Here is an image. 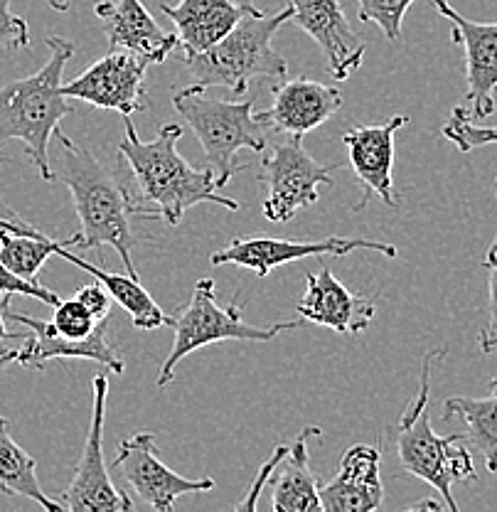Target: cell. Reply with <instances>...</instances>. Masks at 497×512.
I'll return each mask as SVG.
<instances>
[{
    "label": "cell",
    "mask_w": 497,
    "mask_h": 512,
    "mask_svg": "<svg viewBox=\"0 0 497 512\" xmlns=\"http://www.w3.org/2000/svg\"><path fill=\"white\" fill-rule=\"evenodd\" d=\"M183 126L165 124L151 141H141L131 116H124V138L119 143L121 158L131 168L138 197H133V215L146 220H165L170 227L195 205H219L237 212L239 202L219 195L215 173L197 170L178 153Z\"/></svg>",
    "instance_id": "1"
},
{
    "label": "cell",
    "mask_w": 497,
    "mask_h": 512,
    "mask_svg": "<svg viewBox=\"0 0 497 512\" xmlns=\"http://www.w3.org/2000/svg\"><path fill=\"white\" fill-rule=\"evenodd\" d=\"M57 151L50 153V165L55 180L67 185L72 192L74 210L79 217V232L64 239V247L94 249L111 247L121 256L126 274L138 279V269L133 264V197L111 170L94 156L89 148L74 143L62 128L55 131Z\"/></svg>",
    "instance_id": "2"
},
{
    "label": "cell",
    "mask_w": 497,
    "mask_h": 512,
    "mask_svg": "<svg viewBox=\"0 0 497 512\" xmlns=\"http://www.w3.org/2000/svg\"><path fill=\"white\" fill-rule=\"evenodd\" d=\"M50 57L25 79L0 87V143L23 141L32 165L45 183L55 180L50 165V141L60 121L74 111L62 94L64 67L74 55V42L62 35L47 37Z\"/></svg>",
    "instance_id": "3"
},
{
    "label": "cell",
    "mask_w": 497,
    "mask_h": 512,
    "mask_svg": "<svg viewBox=\"0 0 497 512\" xmlns=\"http://www.w3.org/2000/svg\"><path fill=\"white\" fill-rule=\"evenodd\" d=\"M443 348L426 352L421 362V382L416 397L404 409L402 421L394 431L399 463L406 473L424 480L443 498L446 508L458 512V503L453 500V485L473 483L478 480L473 456L466 446V436L451 434L438 436L429 416V394H431V367L443 357Z\"/></svg>",
    "instance_id": "4"
},
{
    "label": "cell",
    "mask_w": 497,
    "mask_h": 512,
    "mask_svg": "<svg viewBox=\"0 0 497 512\" xmlns=\"http://www.w3.org/2000/svg\"><path fill=\"white\" fill-rule=\"evenodd\" d=\"M291 20V5L274 15H247L215 47L183 57L187 87H224L242 96L256 79H286L288 62L274 50V35Z\"/></svg>",
    "instance_id": "5"
},
{
    "label": "cell",
    "mask_w": 497,
    "mask_h": 512,
    "mask_svg": "<svg viewBox=\"0 0 497 512\" xmlns=\"http://www.w3.org/2000/svg\"><path fill=\"white\" fill-rule=\"evenodd\" d=\"M173 106L200 141L207 168L215 173L219 190L234 175L247 170V165H234L237 153L244 148L264 153L269 133L274 131L266 114L254 111V96L227 101L207 96L200 87H185L173 96Z\"/></svg>",
    "instance_id": "6"
},
{
    "label": "cell",
    "mask_w": 497,
    "mask_h": 512,
    "mask_svg": "<svg viewBox=\"0 0 497 512\" xmlns=\"http://www.w3.org/2000/svg\"><path fill=\"white\" fill-rule=\"evenodd\" d=\"M303 320H279L274 325H251L244 318V308L237 301H229L227 308L217 306L215 279L205 276L192 288L190 301L178 316L173 318L175 340L170 355L165 357L158 372V387H168L175 377V367L207 345L224 343V340H251V343H269L286 330H298Z\"/></svg>",
    "instance_id": "7"
},
{
    "label": "cell",
    "mask_w": 497,
    "mask_h": 512,
    "mask_svg": "<svg viewBox=\"0 0 497 512\" xmlns=\"http://www.w3.org/2000/svg\"><path fill=\"white\" fill-rule=\"evenodd\" d=\"M340 165H320L303 146V136H288L264 158L261 180L266 185L264 217L269 222H291L306 207H313L320 188L333 185Z\"/></svg>",
    "instance_id": "8"
},
{
    "label": "cell",
    "mask_w": 497,
    "mask_h": 512,
    "mask_svg": "<svg viewBox=\"0 0 497 512\" xmlns=\"http://www.w3.org/2000/svg\"><path fill=\"white\" fill-rule=\"evenodd\" d=\"M352 252H377L394 259L397 247L387 242L367 237H340L333 234L328 239H279L269 234H251V237H237L229 247L219 249L210 256L215 266L234 264L242 269L254 271L256 276L266 279L274 269L291 261L308 259V256H347Z\"/></svg>",
    "instance_id": "9"
},
{
    "label": "cell",
    "mask_w": 497,
    "mask_h": 512,
    "mask_svg": "<svg viewBox=\"0 0 497 512\" xmlns=\"http://www.w3.org/2000/svg\"><path fill=\"white\" fill-rule=\"evenodd\" d=\"M92 394V424L82 456L74 466L72 483L62 493L60 503L67 512H128L133 510L131 498L116 488L104 463V421L109 397V377L104 372L92 380Z\"/></svg>",
    "instance_id": "10"
},
{
    "label": "cell",
    "mask_w": 497,
    "mask_h": 512,
    "mask_svg": "<svg viewBox=\"0 0 497 512\" xmlns=\"http://www.w3.org/2000/svg\"><path fill=\"white\" fill-rule=\"evenodd\" d=\"M116 468H121L126 483L143 505L156 512H173L175 503L187 493L215 490L212 478H185L170 471L158 456L156 436L151 431H136L121 441L116 453Z\"/></svg>",
    "instance_id": "11"
},
{
    "label": "cell",
    "mask_w": 497,
    "mask_h": 512,
    "mask_svg": "<svg viewBox=\"0 0 497 512\" xmlns=\"http://www.w3.org/2000/svg\"><path fill=\"white\" fill-rule=\"evenodd\" d=\"M146 69L148 64L131 52L109 47V52L89 64L79 77L62 82V94L96 109L133 116L146 109Z\"/></svg>",
    "instance_id": "12"
},
{
    "label": "cell",
    "mask_w": 497,
    "mask_h": 512,
    "mask_svg": "<svg viewBox=\"0 0 497 512\" xmlns=\"http://www.w3.org/2000/svg\"><path fill=\"white\" fill-rule=\"evenodd\" d=\"M434 8L451 23V37L466 52V99L473 121L495 114L497 94V23H475L448 5V0H431Z\"/></svg>",
    "instance_id": "13"
},
{
    "label": "cell",
    "mask_w": 497,
    "mask_h": 512,
    "mask_svg": "<svg viewBox=\"0 0 497 512\" xmlns=\"http://www.w3.org/2000/svg\"><path fill=\"white\" fill-rule=\"evenodd\" d=\"M8 318L23 325V328H28L25 345L18 350V357H15V362L20 367L42 372L47 362L52 360H89L109 367L116 375H124L126 372L124 360H121L119 352H116V348H111L109 340H106V335H109V316L101 318L96 323L94 333L84 340L64 338V335L52 328L50 320H37L28 316V313L8 311Z\"/></svg>",
    "instance_id": "14"
},
{
    "label": "cell",
    "mask_w": 497,
    "mask_h": 512,
    "mask_svg": "<svg viewBox=\"0 0 497 512\" xmlns=\"http://www.w3.org/2000/svg\"><path fill=\"white\" fill-rule=\"evenodd\" d=\"M406 124L409 116L397 114L387 124L355 126L342 136L347 163L355 170V178L362 188V202L357 210L367 205L370 195L379 197L387 207L399 205V195L394 190V136Z\"/></svg>",
    "instance_id": "15"
},
{
    "label": "cell",
    "mask_w": 497,
    "mask_h": 512,
    "mask_svg": "<svg viewBox=\"0 0 497 512\" xmlns=\"http://www.w3.org/2000/svg\"><path fill=\"white\" fill-rule=\"evenodd\" d=\"M293 20L311 40L318 42L325 57V67L335 79H347L365 60V42L360 40L340 0H288Z\"/></svg>",
    "instance_id": "16"
},
{
    "label": "cell",
    "mask_w": 497,
    "mask_h": 512,
    "mask_svg": "<svg viewBox=\"0 0 497 512\" xmlns=\"http://www.w3.org/2000/svg\"><path fill=\"white\" fill-rule=\"evenodd\" d=\"M94 13L111 50L131 52L148 67L163 64L178 50V35L160 28L143 0H96Z\"/></svg>",
    "instance_id": "17"
},
{
    "label": "cell",
    "mask_w": 497,
    "mask_h": 512,
    "mask_svg": "<svg viewBox=\"0 0 497 512\" xmlns=\"http://www.w3.org/2000/svg\"><path fill=\"white\" fill-rule=\"evenodd\" d=\"M160 10L173 20L180 57L210 50L247 15L261 13L251 0H180L178 5L163 3Z\"/></svg>",
    "instance_id": "18"
},
{
    "label": "cell",
    "mask_w": 497,
    "mask_h": 512,
    "mask_svg": "<svg viewBox=\"0 0 497 512\" xmlns=\"http://www.w3.org/2000/svg\"><path fill=\"white\" fill-rule=\"evenodd\" d=\"M296 311L308 323L323 325L340 335H360L370 328L374 303L342 286L328 266H320V271L306 276V293Z\"/></svg>",
    "instance_id": "19"
},
{
    "label": "cell",
    "mask_w": 497,
    "mask_h": 512,
    "mask_svg": "<svg viewBox=\"0 0 497 512\" xmlns=\"http://www.w3.org/2000/svg\"><path fill=\"white\" fill-rule=\"evenodd\" d=\"M379 446L357 444L342 453L338 473L320 485L325 512H372L382 508L384 485L379 476Z\"/></svg>",
    "instance_id": "20"
},
{
    "label": "cell",
    "mask_w": 497,
    "mask_h": 512,
    "mask_svg": "<svg viewBox=\"0 0 497 512\" xmlns=\"http://www.w3.org/2000/svg\"><path fill=\"white\" fill-rule=\"evenodd\" d=\"M342 106V92L308 77L283 79L274 89V104L264 111L274 131L286 136H306L333 119Z\"/></svg>",
    "instance_id": "21"
},
{
    "label": "cell",
    "mask_w": 497,
    "mask_h": 512,
    "mask_svg": "<svg viewBox=\"0 0 497 512\" xmlns=\"http://www.w3.org/2000/svg\"><path fill=\"white\" fill-rule=\"evenodd\" d=\"M313 436H320L318 426L303 429L276 466L274 478H271L274 480V488H271V510L274 512L323 510L320 485L311 471V453H308V439Z\"/></svg>",
    "instance_id": "22"
},
{
    "label": "cell",
    "mask_w": 497,
    "mask_h": 512,
    "mask_svg": "<svg viewBox=\"0 0 497 512\" xmlns=\"http://www.w3.org/2000/svg\"><path fill=\"white\" fill-rule=\"evenodd\" d=\"M57 256H62L69 264L79 266V269L92 274L96 281H101V284L109 288L111 298L124 308L128 316H131L133 328L148 330V333L158 328H173V316H168V313L153 301L151 293L138 284V279H133L131 274H114V271L101 269V266L82 259V256L74 254L72 249L64 247V242H57Z\"/></svg>",
    "instance_id": "23"
},
{
    "label": "cell",
    "mask_w": 497,
    "mask_h": 512,
    "mask_svg": "<svg viewBox=\"0 0 497 512\" xmlns=\"http://www.w3.org/2000/svg\"><path fill=\"white\" fill-rule=\"evenodd\" d=\"M0 493L23 495L47 512H62L60 500H52L37 480V463L25 448L15 444L10 421L0 414Z\"/></svg>",
    "instance_id": "24"
},
{
    "label": "cell",
    "mask_w": 497,
    "mask_h": 512,
    "mask_svg": "<svg viewBox=\"0 0 497 512\" xmlns=\"http://www.w3.org/2000/svg\"><path fill=\"white\" fill-rule=\"evenodd\" d=\"M461 416L470 441L485 458V468L497 473V375L490 380V394L483 399L448 397L443 402V419Z\"/></svg>",
    "instance_id": "25"
},
{
    "label": "cell",
    "mask_w": 497,
    "mask_h": 512,
    "mask_svg": "<svg viewBox=\"0 0 497 512\" xmlns=\"http://www.w3.org/2000/svg\"><path fill=\"white\" fill-rule=\"evenodd\" d=\"M441 133L463 153H470L483 146H495L497 143V126H478L468 116L466 106H456L451 111Z\"/></svg>",
    "instance_id": "26"
},
{
    "label": "cell",
    "mask_w": 497,
    "mask_h": 512,
    "mask_svg": "<svg viewBox=\"0 0 497 512\" xmlns=\"http://www.w3.org/2000/svg\"><path fill=\"white\" fill-rule=\"evenodd\" d=\"M416 0H357V15L362 23H374L389 42L402 40L406 10Z\"/></svg>",
    "instance_id": "27"
},
{
    "label": "cell",
    "mask_w": 497,
    "mask_h": 512,
    "mask_svg": "<svg viewBox=\"0 0 497 512\" xmlns=\"http://www.w3.org/2000/svg\"><path fill=\"white\" fill-rule=\"evenodd\" d=\"M50 323L57 333L64 335V338L84 340L94 333V328L99 320L89 313V308L84 306L79 298H69V301L57 303L55 316H52Z\"/></svg>",
    "instance_id": "28"
},
{
    "label": "cell",
    "mask_w": 497,
    "mask_h": 512,
    "mask_svg": "<svg viewBox=\"0 0 497 512\" xmlns=\"http://www.w3.org/2000/svg\"><path fill=\"white\" fill-rule=\"evenodd\" d=\"M0 296H28V298H35V301H42L45 306H52V308L62 301L55 291L45 288L40 281H28V279H23V276L13 274V271H10L3 261H0Z\"/></svg>",
    "instance_id": "29"
},
{
    "label": "cell",
    "mask_w": 497,
    "mask_h": 512,
    "mask_svg": "<svg viewBox=\"0 0 497 512\" xmlns=\"http://www.w3.org/2000/svg\"><path fill=\"white\" fill-rule=\"evenodd\" d=\"M30 47V28L25 18L10 10V0H0V50Z\"/></svg>",
    "instance_id": "30"
},
{
    "label": "cell",
    "mask_w": 497,
    "mask_h": 512,
    "mask_svg": "<svg viewBox=\"0 0 497 512\" xmlns=\"http://www.w3.org/2000/svg\"><path fill=\"white\" fill-rule=\"evenodd\" d=\"M286 453H288V446H279V448H276L274 453H271L269 461H266L264 466H261V471L256 473V478H254V483H251V488H249L247 498H244L242 503L237 505V510H239V512H247V510L251 512V510L259 508V498H261V493H264V488H266V485H269V480L274 478L276 466H279L281 458L286 456Z\"/></svg>",
    "instance_id": "31"
},
{
    "label": "cell",
    "mask_w": 497,
    "mask_h": 512,
    "mask_svg": "<svg viewBox=\"0 0 497 512\" xmlns=\"http://www.w3.org/2000/svg\"><path fill=\"white\" fill-rule=\"evenodd\" d=\"M488 323L480 330L478 345L485 355L497 352V261L490 266V281H488Z\"/></svg>",
    "instance_id": "32"
},
{
    "label": "cell",
    "mask_w": 497,
    "mask_h": 512,
    "mask_svg": "<svg viewBox=\"0 0 497 512\" xmlns=\"http://www.w3.org/2000/svg\"><path fill=\"white\" fill-rule=\"evenodd\" d=\"M74 298H79V301H82L84 306L89 308V313H92L96 320L109 316L111 301H114V298H111V293H109V288H106L104 284H101V281H96V279L92 281V284L79 288V291L74 293Z\"/></svg>",
    "instance_id": "33"
},
{
    "label": "cell",
    "mask_w": 497,
    "mask_h": 512,
    "mask_svg": "<svg viewBox=\"0 0 497 512\" xmlns=\"http://www.w3.org/2000/svg\"><path fill=\"white\" fill-rule=\"evenodd\" d=\"M10 298L13 296H0V343L10 338H25V333H10V330L5 328V318H8L10 311Z\"/></svg>",
    "instance_id": "34"
},
{
    "label": "cell",
    "mask_w": 497,
    "mask_h": 512,
    "mask_svg": "<svg viewBox=\"0 0 497 512\" xmlns=\"http://www.w3.org/2000/svg\"><path fill=\"white\" fill-rule=\"evenodd\" d=\"M495 190H497V180H495ZM495 261H497V234H495V237H493V242H490L488 252H485L483 266H485V269H490V266H493Z\"/></svg>",
    "instance_id": "35"
},
{
    "label": "cell",
    "mask_w": 497,
    "mask_h": 512,
    "mask_svg": "<svg viewBox=\"0 0 497 512\" xmlns=\"http://www.w3.org/2000/svg\"><path fill=\"white\" fill-rule=\"evenodd\" d=\"M15 357H18V350L0 348V370H3L5 365H10V362H15Z\"/></svg>",
    "instance_id": "36"
},
{
    "label": "cell",
    "mask_w": 497,
    "mask_h": 512,
    "mask_svg": "<svg viewBox=\"0 0 497 512\" xmlns=\"http://www.w3.org/2000/svg\"><path fill=\"white\" fill-rule=\"evenodd\" d=\"M0 160H3V158H0ZM0 217H8V220H23V217H20L18 212H15L13 207H10L5 200H0Z\"/></svg>",
    "instance_id": "37"
},
{
    "label": "cell",
    "mask_w": 497,
    "mask_h": 512,
    "mask_svg": "<svg viewBox=\"0 0 497 512\" xmlns=\"http://www.w3.org/2000/svg\"><path fill=\"white\" fill-rule=\"evenodd\" d=\"M69 3H72V0H47V5H50L52 10H57V13H64V10L69 8Z\"/></svg>",
    "instance_id": "38"
}]
</instances>
